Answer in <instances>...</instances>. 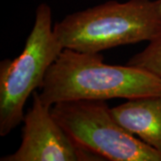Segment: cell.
Instances as JSON below:
<instances>
[{
  "instance_id": "obj_6",
  "label": "cell",
  "mask_w": 161,
  "mask_h": 161,
  "mask_svg": "<svg viewBox=\"0 0 161 161\" xmlns=\"http://www.w3.org/2000/svg\"><path fill=\"white\" fill-rule=\"evenodd\" d=\"M111 112L125 130L161 152V93L126 99Z\"/></svg>"
},
{
  "instance_id": "obj_1",
  "label": "cell",
  "mask_w": 161,
  "mask_h": 161,
  "mask_svg": "<svg viewBox=\"0 0 161 161\" xmlns=\"http://www.w3.org/2000/svg\"><path fill=\"white\" fill-rule=\"evenodd\" d=\"M39 93L50 108L77 99H130L161 93V78L127 64H106L100 53L64 48L47 70Z\"/></svg>"
},
{
  "instance_id": "obj_2",
  "label": "cell",
  "mask_w": 161,
  "mask_h": 161,
  "mask_svg": "<svg viewBox=\"0 0 161 161\" xmlns=\"http://www.w3.org/2000/svg\"><path fill=\"white\" fill-rule=\"evenodd\" d=\"M161 31V0H109L54 23L64 48L100 53L150 41Z\"/></svg>"
},
{
  "instance_id": "obj_3",
  "label": "cell",
  "mask_w": 161,
  "mask_h": 161,
  "mask_svg": "<svg viewBox=\"0 0 161 161\" xmlns=\"http://www.w3.org/2000/svg\"><path fill=\"white\" fill-rule=\"evenodd\" d=\"M63 49L54 31L51 8L42 3L36 9L22 53L0 62V136H6L23 122L25 103L42 88L47 70Z\"/></svg>"
},
{
  "instance_id": "obj_4",
  "label": "cell",
  "mask_w": 161,
  "mask_h": 161,
  "mask_svg": "<svg viewBox=\"0 0 161 161\" xmlns=\"http://www.w3.org/2000/svg\"><path fill=\"white\" fill-rule=\"evenodd\" d=\"M51 114L79 148L109 161H161V152L125 130L106 100L54 104Z\"/></svg>"
},
{
  "instance_id": "obj_5",
  "label": "cell",
  "mask_w": 161,
  "mask_h": 161,
  "mask_svg": "<svg viewBox=\"0 0 161 161\" xmlns=\"http://www.w3.org/2000/svg\"><path fill=\"white\" fill-rule=\"evenodd\" d=\"M22 142L14 153L1 161H96V155L79 148L41 101L39 92L32 93V104L23 117Z\"/></svg>"
},
{
  "instance_id": "obj_7",
  "label": "cell",
  "mask_w": 161,
  "mask_h": 161,
  "mask_svg": "<svg viewBox=\"0 0 161 161\" xmlns=\"http://www.w3.org/2000/svg\"><path fill=\"white\" fill-rule=\"evenodd\" d=\"M127 64L146 70L161 78V31L143 50L132 56Z\"/></svg>"
}]
</instances>
